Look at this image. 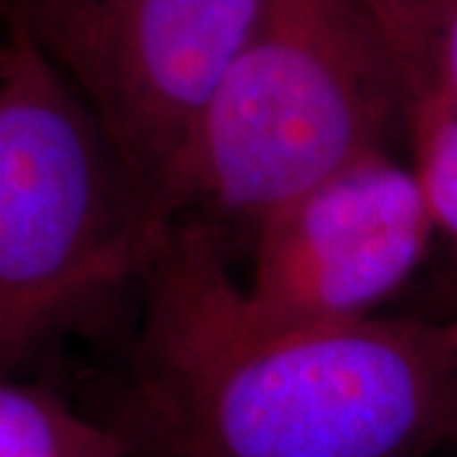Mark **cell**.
I'll return each mask as SVG.
<instances>
[{"label": "cell", "mask_w": 457, "mask_h": 457, "mask_svg": "<svg viewBox=\"0 0 457 457\" xmlns=\"http://www.w3.org/2000/svg\"><path fill=\"white\" fill-rule=\"evenodd\" d=\"M99 417L128 457H432L457 447V312L234 341L153 293Z\"/></svg>", "instance_id": "obj_1"}, {"label": "cell", "mask_w": 457, "mask_h": 457, "mask_svg": "<svg viewBox=\"0 0 457 457\" xmlns=\"http://www.w3.org/2000/svg\"><path fill=\"white\" fill-rule=\"evenodd\" d=\"M407 79L353 0H267L168 188L173 221L249 234L361 158L407 140Z\"/></svg>", "instance_id": "obj_2"}, {"label": "cell", "mask_w": 457, "mask_h": 457, "mask_svg": "<svg viewBox=\"0 0 457 457\" xmlns=\"http://www.w3.org/2000/svg\"><path fill=\"white\" fill-rule=\"evenodd\" d=\"M173 227L13 18L0 51V353L140 285Z\"/></svg>", "instance_id": "obj_3"}, {"label": "cell", "mask_w": 457, "mask_h": 457, "mask_svg": "<svg viewBox=\"0 0 457 457\" xmlns=\"http://www.w3.org/2000/svg\"><path fill=\"white\" fill-rule=\"evenodd\" d=\"M435 245L414 168L381 150L267 216L246 282L231 278L212 228L179 221L140 287L224 338L252 341L381 315Z\"/></svg>", "instance_id": "obj_4"}, {"label": "cell", "mask_w": 457, "mask_h": 457, "mask_svg": "<svg viewBox=\"0 0 457 457\" xmlns=\"http://www.w3.org/2000/svg\"><path fill=\"white\" fill-rule=\"evenodd\" d=\"M264 5L267 0H21L13 18L168 212L188 132Z\"/></svg>", "instance_id": "obj_5"}, {"label": "cell", "mask_w": 457, "mask_h": 457, "mask_svg": "<svg viewBox=\"0 0 457 457\" xmlns=\"http://www.w3.org/2000/svg\"><path fill=\"white\" fill-rule=\"evenodd\" d=\"M0 457H128L114 432L41 384L0 378Z\"/></svg>", "instance_id": "obj_6"}, {"label": "cell", "mask_w": 457, "mask_h": 457, "mask_svg": "<svg viewBox=\"0 0 457 457\" xmlns=\"http://www.w3.org/2000/svg\"><path fill=\"white\" fill-rule=\"evenodd\" d=\"M409 163L422 183L437 245L457 262V102L437 89L411 97Z\"/></svg>", "instance_id": "obj_7"}, {"label": "cell", "mask_w": 457, "mask_h": 457, "mask_svg": "<svg viewBox=\"0 0 457 457\" xmlns=\"http://www.w3.org/2000/svg\"><path fill=\"white\" fill-rule=\"evenodd\" d=\"M402 66L409 95L429 89V38L437 0H353Z\"/></svg>", "instance_id": "obj_8"}, {"label": "cell", "mask_w": 457, "mask_h": 457, "mask_svg": "<svg viewBox=\"0 0 457 457\" xmlns=\"http://www.w3.org/2000/svg\"><path fill=\"white\" fill-rule=\"evenodd\" d=\"M429 87L457 102V0H437L429 38Z\"/></svg>", "instance_id": "obj_9"}]
</instances>
